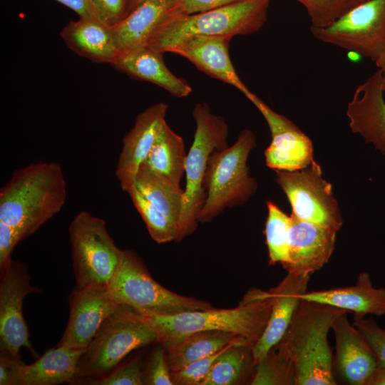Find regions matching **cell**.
Listing matches in <instances>:
<instances>
[{
	"instance_id": "52a82bcc",
	"label": "cell",
	"mask_w": 385,
	"mask_h": 385,
	"mask_svg": "<svg viewBox=\"0 0 385 385\" xmlns=\"http://www.w3.org/2000/svg\"><path fill=\"white\" fill-rule=\"evenodd\" d=\"M108 289L117 303L139 314L172 315L212 308L206 302L180 295L163 287L131 250H122Z\"/></svg>"
},
{
	"instance_id": "d6a6232c",
	"label": "cell",
	"mask_w": 385,
	"mask_h": 385,
	"mask_svg": "<svg viewBox=\"0 0 385 385\" xmlns=\"http://www.w3.org/2000/svg\"><path fill=\"white\" fill-rule=\"evenodd\" d=\"M305 8L312 25L325 26L368 0H297Z\"/></svg>"
},
{
	"instance_id": "8fae6325",
	"label": "cell",
	"mask_w": 385,
	"mask_h": 385,
	"mask_svg": "<svg viewBox=\"0 0 385 385\" xmlns=\"http://www.w3.org/2000/svg\"><path fill=\"white\" fill-rule=\"evenodd\" d=\"M275 171L277 182L291 204L292 215L337 232L340 229L343 221L338 204L319 164L314 161L301 170Z\"/></svg>"
},
{
	"instance_id": "4316f807",
	"label": "cell",
	"mask_w": 385,
	"mask_h": 385,
	"mask_svg": "<svg viewBox=\"0 0 385 385\" xmlns=\"http://www.w3.org/2000/svg\"><path fill=\"white\" fill-rule=\"evenodd\" d=\"M186 156L182 137L174 132L165 121L148 157L139 169L174 187L180 188V183L185 173Z\"/></svg>"
},
{
	"instance_id": "4dcf8cb0",
	"label": "cell",
	"mask_w": 385,
	"mask_h": 385,
	"mask_svg": "<svg viewBox=\"0 0 385 385\" xmlns=\"http://www.w3.org/2000/svg\"><path fill=\"white\" fill-rule=\"evenodd\" d=\"M267 217L265 223V238L270 263H281L283 266L289 261L288 236L291 216L282 212L274 202L268 201Z\"/></svg>"
},
{
	"instance_id": "e575fe53",
	"label": "cell",
	"mask_w": 385,
	"mask_h": 385,
	"mask_svg": "<svg viewBox=\"0 0 385 385\" xmlns=\"http://www.w3.org/2000/svg\"><path fill=\"white\" fill-rule=\"evenodd\" d=\"M232 345L235 344L227 346L212 355L201 358L188 364L180 370L171 372L173 384L201 385L215 361L225 350Z\"/></svg>"
},
{
	"instance_id": "8d00e7d4",
	"label": "cell",
	"mask_w": 385,
	"mask_h": 385,
	"mask_svg": "<svg viewBox=\"0 0 385 385\" xmlns=\"http://www.w3.org/2000/svg\"><path fill=\"white\" fill-rule=\"evenodd\" d=\"M144 384L173 385L171 371L165 348L157 347L151 353L143 371Z\"/></svg>"
},
{
	"instance_id": "1f68e13d",
	"label": "cell",
	"mask_w": 385,
	"mask_h": 385,
	"mask_svg": "<svg viewBox=\"0 0 385 385\" xmlns=\"http://www.w3.org/2000/svg\"><path fill=\"white\" fill-rule=\"evenodd\" d=\"M127 193L130 197L133 205L140 215L154 241L161 244L177 240L178 222L156 208L138 191L135 185Z\"/></svg>"
},
{
	"instance_id": "9a60e30c",
	"label": "cell",
	"mask_w": 385,
	"mask_h": 385,
	"mask_svg": "<svg viewBox=\"0 0 385 385\" xmlns=\"http://www.w3.org/2000/svg\"><path fill=\"white\" fill-rule=\"evenodd\" d=\"M337 231L291 215L288 236V273L311 276L329 261L335 247Z\"/></svg>"
},
{
	"instance_id": "4fadbf2b",
	"label": "cell",
	"mask_w": 385,
	"mask_h": 385,
	"mask_svg": "<svg viewBox=\"0 0 385 385\" xmlns=\"http://www.w3.org/2000/svg\"><path fill=\"white\" fill-rule=\"evenodd\" d=\"M267 121L272 141L265 150V161L274 170L294 171L307 168L314 160L311 140L287 117L277 113L255 93L246 96Z\"/></svg>"
},
{
	"instance_id": "603a6c76",
	"label": "cell",
	"mask_w": 385,
	"mask_h": 385,
	"mask_svg": "<svg viewBox=\"0 0 385 385\" xmlns=\"http://www.w3.org/2000/svg\"><path fill=\"white\" fill-rule=\"evenodd\" d=\"M111 66L131 78L155 84L177 98L192 92L191 86L166 66L163 53L148 46L121 54Z\"/></svg>"
},
{
	"instance_id": "8992f818",
	"label": "cell",
	"mask_w": 385,
	"mask_h": 385,
	"mask_svg": "<svg viewBox=\"0 0 385 385\" xmlns=\"http://www.w3.org/2000/svg\"><path fill=\"white\" fill-rule=\"evenodd\" d=\"M255 145L254 133L245 129L233 145L211 154L203 178L206 197L198 222H210L225 208L244 204L255 192L257 183L247 166Z\"/></svg>"
},
{
	"instance_id": "7c38bea8",
	"label": "cell",
	"mask_w": 385,
	"mask_h": 385,
	"mask_svg": "<svg viewBox=\"0 0 385 385\" xmlns=\"http://www.w3.org/2000/svg\"><path fill=\"white\" fill-rule=\"evenodd\" d=\"M0 271V350L21 358L20 350L25 347L35 355L22 305L26 296L40 289L31 285L24 263L11 260Z\"/></svg>"
},
{
	"instance_id": "d4e9b609",
	"label": "cell",
	"mask_w": 385,
	"mask_h": 385,
	"mask_svg": "<svg viewBox=\"0 0 385 385\" xmlns=\"http://www.w3.org/2000/svg\"><path fill=\"white\" fill-rule=\"evenodd\" d=\"M85 349L58 346L48 349L32 364H23L20 366L16 385H56L63 382L73 383L78 360Z\"/></svg>"
},
{
	"instance_id": "9c48e42d",
	"label": "cell",
	"mask_w": 385,
	"mask_h": 385,
	"mask_svg": "<svg viewBox=\"0 0 385 385\" xmlns=\"http://www.w3.org/2000/svg\"><path fill=\"white\" fill-rule=\"evenodd\" d=\"M76 287H107L120 262L122 250L109 235L104 220L83 210L68 227Z\"/></svg>"
},
{
	"instance_id": "3957f363",
	"label": "cell",
	"mask_w": 385,
	"mask_h": 385,
	"mask_svg": "<svg viewBox=\"0 0 385 385\" xmlns=\"http://www.w3.org/2000/svg\"><path fill=\"white\" fill-rule=\"evenodd\" d=\"M344 312L347 311L302 299L279 342L294 364L296 385L337 384L328 333Z\"/></svg>"
},
{
	"instance_id": "d6986e66",
	"label": "cell",
	"mask_w": 385,
	"mask_h": 385,
	"mask_svg": "<svg viewBox=\"0 0 385 385\" xmlns=\"http://www.w3.org/2000/svg\"><path fill=\"white\" fill-rule=\"evenodd\" d=\"M230 37L195 36L185 38L169 52L181 56L199 70L228 83L247 96L251 91L237 75L229 55Z\"/></svg>"
},
{
	"instance_id": "e0dca14e",
	"label": "cell",
	"mask_w": 385,
	"mask_h": 385,
	"mask_svg": "<svg viewBox=\"0 0 385 385\" xmlns=\"http://www.w3.org/2000/svg\"><path fill=\"white\" fill-rule=\"evenodd\" d=\"M348 312L339 315L332 329L335 339L334 370L340 378L351 385H366L378 367L371 347L347 317Z\"/></svg>"
},
{
	"instance_id": "7a4b0ae2",
	"label": "cell",
	"mask_w": 385,
	"mask_h": 385,
	"mask_svg": "<svg viewBox=\"0 0 385 385\" xmlns=\"http://www.w3.org/2000/svg\"><path fill=\"white\" fill-rule=\"evenodd\" d=\"M272 302L269 290L254 289L233 309L212 307L172 315L138 314L155 332L161 345L197 332L220 331L242 337L254 346L266 328Z\"/></svg>"
},
{
	"instance_id": "7bdbcfd3",
	"label": "cell",
	"mask_w": 385,
	"mask_h": 385,
	"mask_svg": "<svg viewBox=\"0 0 385 385\" xmlns=\"http://www.w3.org/2000/svg\"><path fill=\"white\" fill-rule=\"evenodd\" d=\"M376 65L379 68L383 77V88L385 91V51L375 61Z\"/></svg>"
},
{
	"instance_id": "74e56055",
	"label": "cell",
	"mask_w": 385,
	"mask_h": 385,
	"mask_svg": "<svg viewBox=\"0 0 385 385\" xmlns=\"http://www.w3.org/2000/svg\"><path fill=\"white\" fill-rule=\"evenodd\" d=\"M95 16L113 26L128 15V0H88Z\"/></svg>"
},
{
	"instance_id": "f546056e",
	"label": "cell",
	"mask_w": 385,
	"mask_h": 385,
	"mask_svg": "<svg viewBox=\"0 0 385 385\" xmlns=\"http://www.w3.org/2000/svg\"><path fill=\"white\" fill-rule=\"evenodd\" d=\"M252 385H296L295 369L279 342L257 364Z\"/></svg>"
},
{
	"instance_id": "d590c367",
	"label": "cell",
	"mask_w": 385,
	"mask_h": 385,
	"mask_svg": "<svg viewBox=\"0 0 385 385\" xmlns=\"http://www.w3.org/2000/svg\"><path fill=\"white\" fill-rule=\"evenodd\" d=\"M91 385H142L143 370L140 358L135 357L118 365L107 376L89 381Z\"/></svg>"
},
{
	"instance_id": "ffe728a7",
	"label": "cell",
	"mask_w": 385,
	"mask_h": 385,
	"mask_svg": "<svg viewBox=\"0 0 385 385\" xmlns=\"http://www.w3.org/2000/svg\"><path fill=\"white\" fill-rule=\"evenodd\" d=\"M309 278L308 275L288 273L279 284L269 290L273 300L270 316L263 334L252 348L256 365L283 337L301 296L307 291Z\"/></svg>"
},
{
	"instance_id": "2e32d148",
	"label": "cell",
	"mask_w": 385,
	"mask_h": 385,
	"mask_svg": "<svg viewBox=\"0 0 385 385\" xmlns=\"http://www.w3.org/2000/svg\"><path fill=\"white\" fill-rule=\"evenodd\" d=\"M168 109L165 103L150 106L137 116L133 127L123 137L115 171L123 191L127 192L134 186L138 169L165 121Z\"/></svg>"
},
{
	"instance_id": "b9f144b4",
	"label": "cell",
	"mask_w": 385,
	"mask_h": 385,
	"mask_svg": "<svg viewBox=\"0 0 385 385\" xmlns=\"http://www.w3.org/2000/svg\"><path fill=\"white\" fill-rule=\"evenodd\" d=\"M366 385H385V367L378 366Z\"/></svg>"
},
{
	"instance_id": "7402d4cb",
	"label": "cell",
	"mask_w": 385,
	"mask_h": 385,
	"mask_svg": "<svg viewBox=\"0 0 385 385\" xmlns=\"http://www.w3.org/2000/svg\"><path fill=\"white\" fill-rule=\"evenodd\" d=\"M301 298L331 305L354 314L377 317L385 314V288L374 287L370 274L365 272L359 274L353 286L307 291Z\"/></svg>"
},
{
	"instance_id": "44dd1931",
	"label": "cell",
	"mask_w": 385,
	"mask_h": 385,
	"mask_svg": "<svg viewBox=\"0 0 385 385\" xmlns=\"http://www.w3.org/2000/svg\"><path fill=\"white\" fill-rule=\"evenodd\" d=\"M59 34L71 51L93 62L112 65L121 55L112 27L96 16L70 21Z\"/></svg>"
},
{
	"instance_id": "5b68a950",
	"label": "cell",
	"mask_w": 385,
	"mask_h": 385,
	"mask_svg": "<svg viewBox=\"0 0 385 385\" xmlns=\"http://www.w3.org/2000/svg\"><path fill=\"white\" fill-rule=\"evenodd\" d=\"M158 342L155 332L131 309L119 305L81 356L73 382L87 384L115 369L131 351Z\"/></svg>"
},
{
	"instance_id": "30bf717a",
	"label": "cell",
	"mask_w": 385,
	"mask_h": 385,
	"mask_svg": "<svg viewBox=\"0 0 385 385\" xmlns=\"http://www.w3.org/2000/svg\"><path fill=\"white\" fill-rule=\"evenodd\" d=\"M317 39L376 61L385 51V0H368L325 26H311Z\"/></svg>"
},
{
	"instance_id": "83f0119b",
	"label": "cell",
	"mask_w": 385,
	"mask_h": 385,
	"mask_svg": "<svg viewBox=\"0 0 385 385\" xmlns=\"http://www.w3.org/2000/svg\"><path fill=\"white\" fill-rule=\"evenodd\" d=\"M255 367L252 346L232 345L215 361L201 385L236 384L254 375Z\"/></svg>"
},
{
	"instance_id": "484cf974",
	"label": "cell",
	"mask_w": 385,
	"mask_h": 385,
	"mask_svg": "<svg viewBox=\"0 0 385 385\" xmlns=\"http://www.w3.org/2000/svg\"><path fill=\"white\" fill-rule=\"evenodd\" d=\"M230 344L247 345L253 348L244 338L220 331L195 332L162 346L165 348L170 371L175 372Z\"/></svg>"
},
{
	"instance_id": "cb8c5ba5",
	"label": "cell",
	"mask_w": 385,
	"mask_h": 385,
	"mask_svg": "<svg viewBox=\"0 0 385 385\" xmlns=\"http://www.w3.org/2000/svg\"><path fill=\"white\" fill-rule=\"evenodd\" d=\"M173 0H144L112 26L121 54L145 46L169 14Z\"/></svg>"
},
{
	"instance_id": "6da1fadb",
	"label": "cell",
	"mask_w": 385,
	"mask_h": 385,
	"mask_svg": "<svg viewBox=\"0 0 385 385\" xmlns=\"http://www.w3.org/2000/svg\"><path fill=\"white\" fill-rule=\"evenodd\" d=\"M67 198L66 181L56 162L31 163L16 170L0 190V256L58 214Z\"/></svg>"
},
{
	"instance_id": "f1b7e54d",
	"label": "cell",
	"mask_w": 385,
	"mask_h": 385,
	"mask_svg": "<svg viewBox=\"0 0 385 385\" xmlns=\"http://www.w3.org/2000/svg\"><path fill=\"white\" fill-rule=\"evenodd\" d=\"M135 187L156 208L178 223L183 209L184 190L139 169Z\"/></svg>"
},
{
	"instance_id": "ab89813d",
	"label": "cell",
	"mask_w": 385,
	"mask_h": 385,
	"mask_svg": "<svg viewBox=\"0 0 385 385\" xmlns=\"http://www.w3.org/2000/svg\"><path fill=\"white\" fill-rule=\"evenodd\" d=\"M23 361L5 350H0V385H16L19 369Z\"/></svg>"
},
{
	"instance_id": "f35d334b",
	"label": "cell",
	"mask_w": 385,
	"mask_h": 385,
	"mask_svg": "<svg viewBox=\"0 0 385 385\" xmlns=\"http://www.w3.org/2000/svg\"><path fill=\"white\" fill-rule=\"evenodd\" d=\"M242 0H173L168 16H184L200 13Z\"/></svg>"
},
{
	"instance_id": "60d3db41",
	"label": "cell",
	"mask_w": 385,
	"mask_h": 385,
	"mask_svg": "<svg viewBox=\"0 0 385 385\" xmlns=\"http://www.w3.org/2000/svg\"><path fill=\"white\" fill-rule=\"evenodd\" d=\"M75 11L79 17L95 16L88 0H54Z\"/></svg>"
},
{
	"instance_id": "ba28073f",
	"label": "cell",
	"mask_w": 385,
	"mask_h": 385,
	"mask_svg": "<svg viewBox=\"0 0 385 385\" xmlns=\"http://www.w3.org/2000/svg\"><path fill=\"white\" fill-rule=\"evenodd\" d=\"M192 115L196 128L192 144L186 156V185L178 241L197 227V217L206 197L203 178L210 156L214 151L227 147L228 125L222 116L213 114L206 103H196Z\"/></svg>"
},
{
	"instance_id": "5bb4252c",
	"label": "cell",
	"mask_w": 385,
	"mask_h": 385,
	"mask_svg": "<svg viewBox=\"0 0 385 385\" xmlns=\"http://www.w3.org/2000/svg\"><path fill=\"white\" fill-rule=\"evenodd\" d=\"M120 304L107 287L90 285L76 287L69 296V318L56 346L85 349L104 320Z\"/></svg>"
},
{
	"instance_id": "836d02e7",
	"label": "cell",
	"mask_w": 385,
	"mask_h": 385,
	"mask_svg": "<svg viewBox=\"0 0 385 385\" xmlns=\"http://www.w3.org/2000/svg\"><path fill=\"white\" fill-rule=\"evenodd\" d=\"M353 324L371 347L378 366L385 367V329L381 327L372 317L359 314H354Z\"/></svg>"
},
{
	"instance_id": "277c9868",
	"label": "cell",
	"mask_w": 385,
	"mask_h": 385,
	"mask_svg": "<svg viewBox=\"0 0 385 385\" xmlns=\"http://www.w3.org/2000/svg\"><path fill=\"white\" fill-rule=\"evenodd\" d=\"M270 0H242L211 10L184 16H168L145 46L160 53L195 36L247 35L259 31L267 21Z\"/></svg>"
},
{
	"instance_id": "ac0fdd59",
	"label": "cell",
	"mask_w": 385,
	"mask_h": 385,
	"mask_svg": "<svg viewBox=\"0 0 385 385\" xmlns=\"http://www.w3.org/2000/svg\"><path fill=\"white\" fill-rule=\"evenodd\" d=\"M380 70L356 89L346 115L354 133L361 135L385 154V100Z\"/></svg>"
},
{
	"instance_id": "ee69618b",
	"label": "cell",
	"mask_w": 385,
	"mask_h": 385,
	"mask_svg": "<svg viewBox=\"0 0 385 385\" xmlns=\"http://www.w3.org/2000/svg\"><path fill=\"white\" fill-rule=\"evenodd\" d=\"M144 0H128V14Z\"/></svg>"
}]
</instances>
